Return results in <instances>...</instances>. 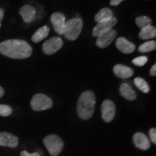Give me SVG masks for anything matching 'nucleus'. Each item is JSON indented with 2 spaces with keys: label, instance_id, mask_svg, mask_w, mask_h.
<instances>
[{
  "label": "nucleus",
  "instance_id": "26",
  "mask_svg": "<svg viewBox=\"0 0 156 156\" xmlns=\"http://www.w3.org/2000/svg\"><path fill=\"white\" fill-rule=\"evenodd\" d=\"M20 156H41L38 153H29L27 151H23L20 153Z\"/></svg>",
  "mask_w": 156,
  "mask_h": 156
},
{
  "label": "nucleus",
  "instance_id": "22",
  "mask_svg": "<svg viewBox=\"0 0 156 156\" xmlns=\"http://www.w3.org/2000/svg\"><path fill=\"white\" fill-rule=\"evenodd\" d=\"M135 23L137 25V26L142 29L146 26L151 25L152 20L151 18H149L147 16H140L136 17L135 20Z\"/></svg>",
  "mask_w": 156,
  "mask_h": 156
},
{
  "label": "nucleus",
  "instance_id": "27",
  "mask_svg": "<svg viewBox=\"0 0 156 156\" xmlns=\"http://www.w3.org/2000/svg\"><path fill=\"white\" fill-rule=\"evenodd\" d=\"M150 73H151V75L152 76L156 75V64H155L151 67V70H150Z\"/></svg>",
  "mask_w": 156,
  "mask_h": 156
},
{
  "label": "nucleus",
  "instance_id": "11",
  "mask_svg": "<svg viewBox=\"0 0 156 156\" xmlns=\"http://www.w3.org/2000/svg\"><path fill=\"white\" fill-rule=\"evenodd\" d=\"M133 142L136 147L142 151H147L151 147V140L142 132H136L134 134Z\"/></svg>",
  "mask_w": 156,
  "mask_h": 156
},
{
  "label": "nucleus",
  "instance_id": "15",
  "mask_svg": "<svg viewBox=\"0 0 156 156\" xmlns=\"http://www.w3.org/2000/svg\"><path fill=\"white\" fill-rule=\"evenodd\" d=\"M114 73L117 77L126 79V78L131 77L133 75V69L127 66L123 65V64H116L114 67Z\"/></svg>",
  "mask_w": 156,
  "mask_h": 156
},
{
  "label": "nucleus",
  "instance_id": "21",
  "mask_svg": "<svg viewBox=\"0 0 156 156\" xmlns=\"http://www.w3.org/2000/svg\"><path fill=\"white\" fill-rule=\"evenodd\" d=\"M156 48V42L155 41H150L141 44L139 47V51L142 53H147L155 50Z\"/></svg>",
  "mask_w": 156,
  "mask_h": 156
},
{
  "label": "nucleus",
  "instance_id": "29",
  "mask_svg": "<svg viewBox=\"0 0 156 156\" xmlns=\"http://www.w3.org/2000/svg\"><path fill=\"white\" fill-rule=\"evenodd\" d=\"M3 17H4V10L2 9H0V28H1V23H2V20H3Z\"/></svg>",
  "mask_w": 156,
  "mask_h": 156
},
{
  "label": "nucleus",
  "instance_id": "20",
  "mask_svg": "<svg viewBox=\"0 0 156 156\" xmlns=\"http://www.w3.org/2000/svg\"><path fill=\"white\" fill-rule=\"evenodd\" d=\"M134 85H136V87L140 90V91H142L144 93H148L150 91V87L149 85L147 82L145 80L142 79L141 77H136L134 79Z\"/></svg>",
  "mask_w": 156,
  "mask_h": 156
},
{
  "label": "nucleus",
  "instance_id": "10",
  "mask_svg": "<svg viewBox=\"0 0 156 156\" xmlns=\"http://www.w3.org/2000/svg\"><path fill=\"white\" fill-rule=\"evenodd\" d=\"M116 36V31L112 29L108 32L101 34V36L97 37L96 45L99 48H104L108 46L113 42Z\"/></svg>",
  "mask_w": 156,
  "mask_h": 156
},
{
  "label": "nucleus",
  "instance_id": "3",
  "mask_svg": "<svg viewBox=\"0 0 156 156\" xmlns=\"http://www.w3.org/2000/svg\"><path fill=\"white\" fill-rule=\"evenodd\" d=\"M44 144L51 156H57L61 153L64 147V142L56 134H49L44 138Z\"/></svg>",
  "mask_w": 156,
  "mask_h": 156
},
{
  "label": "nucleus",
  "instance_id": "18",
  "mask_svg": "<svg viewBox=\"0 0 156 156\" xmlns=\"http://www.w3.org/2000/svg\"><path fill=\"white\" fill-rule=\"evenodd\" d=\"M156 36V29L155 27L149 25L142 28L139 34V37L143 40H147L150 38H153Z\"/></svg>",
  "mask_w": 156,
  "mask_h": 156
},
{
  "label": "nucleus",
  "instance_id": "1",
  "mask_svg": "<svg viewBox=\"0 0 156 156\" xmlns=\"http://www.w3.org/2000/svg\"><path fill=\"white\" fill-rule=\"evenodd\" d=\"M32 48L28 43L20 39L7 40L0 43V53L12 58L23 59L30 57Z\"/></svg>",
  "mask_w": 156,
  "mask_h": 156
},
{
  "label": "nucleus",
  "instance_id": "12",
  "mask_svg": "<svg viewBox=\"0 0 156 156\" xmlns=\"http://www.w3.org/2000/svg\"><path fill=\"white\" fill-rule=\"evenodd\" d=\"M18 137L8 132H0V146L15 148L18 145Z\"/></svg>",
  "mask_w": 156,
  "mask_h": 156
},
{
  "label": "nucleus",
  "instance_id": "8",
  "mask_svg": "<svg viewBox=\"0 0 156 156\" xmlns=\"http://www.w3.org/2000/svg\"><path fill=\"white\" fill-rule=\"evenodd\" d=\"M117 20L116 17H112V18L106 20L101 21L97 23L95 28L93 30V36L98 37L101 36V34H104L113 29V27L116 24Z\"/></svg>",
  "mask_w": 156,
  "mask_h": 156
},
{
  "label": "nucleus",
  "instance_id": "2",
  "mask_svg": "<svg viewBox=\"0 0 156 156\" xmlns=\"http://www.w3.org/2000/svg\"><path fill=\"white\" fill-rule=\"evenodd\" d=\"M95 96L90 90L84 91L77 101V112L78 116L83 120H87L93 116L95 112Z\"/></svg>",
  "mask_w": 156,
  "mask_h": 156
},
{
  "label": "nucleus",
  "instance_id": "7",
  "mask_svg": "<svg viewBox=\"0 0 156 156\" xmlns=\"http://www.w3.org/2000/svg\"><path fill=\"white\" fill-rule=\"evenodd\" d=\"M116 115V106L111 100H105L101 105V116L106 122H111Z\"/></svg>",
  "mask_w": 156,
  "mask_h": 156
},
{
  "label": "nucleus",
  "instance_id": "19",
  "mask_svg": "<svg viewBox=\"0 0 156 156\" xmlns=\"http://www.w3.org/2000/svg\"><path fill=\"white\" fill-rule=\"evenodd\" d=\"M112 17H114L113 16V12L110 9L103 8L95 15V20L97 23H99L112 18Z\"/></svg>",
  "mask_w": 156,
  "mask_h": 156
},
{
  "label": "nucleus",
  "instance_id": "14",
  "mask_svg": "<svg viewBox=\"0 0 156 156\" xmlns=\"http://www.w3.org/2000/svg\"><path fill=\"white\" fill-rule=\"evenodd\" d=\"M116 46L117 48L124 54L132 53L135 50V46L133 43L129 41L128 40L123 37L117 38Z\"/></svg>",
  "mask_w": 156,
  "mask_h": 156
},
{
  "label": "nucleus",
  "instance_id": "16",
  "mask_svg": "<svg viewBox=\"0 0 156 156\" xmlns=\"http://www.w3.org/2000/svg\"><path fill=\"white\" fill-rule=\"evenodd\" d=\"M120 94L126 100L132 101L136 98V94L133 88L127 83H123L119 88Z\"/></svg>",
  "mask_w": 156,
  "mask_h": 156
},
{
  "label": "nucleus",
  "instance_id": "25",
  "mask_svg": "<svg viewBox=\"0 0 156 156\" xmlns=\"http://www.w3.org/2000/svg\"><path fill=\"white\" fill-rule=\"evenodd\" d=\"M149 135L151 140L154 144H156V129L151 128L149 130Z\"/></svg>",
  "mask_w": 156,
  "mask_h": 156
},
{
  "label": "nucleus",
  "instance_id": "13",
  "mask_svg": "<svg viewBox=\"0 0 156 156\" xmlns=\"http://www.w3.org/2000/svg\"><path fill=\"white\" fill-rule=\"evenodd\" d=\"M20 15L22 16L25 23H30L36 19V9L31 5H24L20 9Z\"/></svg>",
  "mask_w": 156,
  "mask_h": 156
},
{
  "label": "nucleus",
  "instance_id": "9",
  "mask_svg": "<svg viewBox=\"0 0 156 156\" xmlns=\"http://www.w3.org/2000/svg\"><path fill=\"white\" fill-rule=\"evenodd\" d=\"M51 21L54 28L58 35H64L66 31V18L63 14L60 12L53 13L51 16Z\"/></svg>",
  "mask_w": 156,
  "mask_h": 156
},
{
  "label": "nucleus",
  "instance_id": "30",
  "mask_svg": "<svg viewBox=\"0 0 156 156\" xmlns=\"http://www.w3.org/2000/svg\"><path fill=\"white\" fill-rule=\"evenodd\" d=\"M5 94V90L2 87H0V98H2Z\"/></svg>",
  "mask_w": 156,
  "mask_h": 156
},
{
  "label": "nucleus",
  "instance_id": "23",
  "mask_svg": "<svg viewBox=\"0 0 156 156\" xmlns=\"http://www.w3.org/2000/svg\"><path fill=\"white\" fill-rule=\"evenodd\" d=\"M12 113V108L7 105L0 104V116H9Z\"/></svg>",
  "mask_w": 156,
  "mask_h": 156
},
{
  "label": "nucleus",
  "instance_id": "24",
  "mask_svg": "<svg viewBox=\"0 0 156 156\" xmlns=\"http://www.w3.org/2000/svg\"><path fill=\"white\" fill-rule=\"evenodd\" d=\"M148 58L147 56H139V57H136L134 58L133 61H132V63H133L134 65L137 66V67H142L147 62Z\"/></svg>",
  "mask_w": 156,
  "mask_h": 156
},
{
  "label": "nucleus",
  "instance_id": "5",
  "mask_svg": "<svg viewBox=\"0 0 156 156\" xmlns=\"http://www.w3.org/2000/svg\"><path fill=\"white\" fill-rule=\"evenodd\" d=\"M30 106L33 110L36 112H41L51 108L53 106V101L47 95L38 93L32 98Z\"/></svg>",
  "mask_w": 156,
  "mask_h": 156
},
{
  "label": "nucleus",
  "instance_id": "6",
  "mask_svg": "<svg viewBox=\"0 0 156 156\" xmlns=\"http://www.w3.org/2000/svg\"><path fill=\"white\" fill-rule=\"evenodd\" d=\"M62 46H63V41L61 38L52 37L44 43L42 49L43 51L47 55H52L61 49Z\"/></svg>",
  "mask_w": 156,
  "mask_h": 156
},
{
  "label": "nucleus",
  "instance_id": "4",
  "mask_svg": "<svg viewBox=\"0 0 156 156\" xmlns=\"http://www.w3.org/2000/svg\"><path fill=\"white\" fill-rule=\"evenodd\" d=\"M83 26V20L78 17L67 21V23H66V31L65 34H64L65 38L69 41H75L80 35Z\"/></svg>",
  "mask_w": 156,
  "mask_h": 156
},
{
  "label": "nucleus",
  "instance_id": "17",
  "mask_svg": "<svg viewBox=\"0 0 156 156\" xmlns=\"http://www.w3.org/2000/svg\"><path fill=\"white\" fill-rule=\"evenodd\" d=\"M49 31L50 29L48 26H46V25L42 26L38 30H36V33L34 34V36H32V41L34 43H38L41 41L42 40H44V38H46L48 36Z\"/></svg>",
  "mask_w": 156,
  "mask_h": 156
},
{
  "label": "nucleus",
  "instance_id": "28",
  "mask_svg": "<svg viewBox=\"0 0 156 156\" xmlns=\"http://www.w3.org/2000/svg\"><path fill=\"white\" fill-rule=\"evenodd\" d=\"M124 0H111V5L112 6H117L122 2Z\"/></svg>",
  "mask_w": 156,
  "mask_h": 156
}]
</instances>
